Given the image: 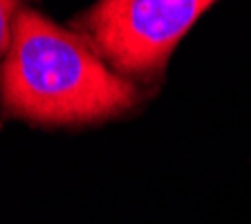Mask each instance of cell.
I'll list each match as a JSON object with an SVG mask.
<instances>
[{
  "instance_id": "1",
  "label": "cell",
  "mask_w": 251,
  "mask_h": 224,
  "mask_svg": "<svg viewBox=\"0 0 251 224\" xmlns=\"http://www.w3.org/2000/svg\"><path fill=\"white\" fill-rule=\"evenodd\" d=\"M5 105L38 124H83L135 103V88L103 65L85 38L36 11H18L0 72Z\"/></svg>"
},
{
  "instance_id": "2",
  "label": "cell",
  "mask_w": 251,
  "mask_h": 224,
  "mask_svg": "<svg viewBox=\"0 0 251 224\" xmlns=\"http://www.w3.org/2000/svg\"><path fill=\"white\" fill-rule=\"evenodd\" d=\"M209 7V0H108L90 11L88 29L117 70L151 74Z\"/></svg>"
},
{
  "instance_id": "3",
  "label": "cell",
  "mask_w": 251,
  "mask_h": 224,
  "mask_svg": "<svg viewBox=\"0 0 251 224\" xmlns=\"http://www.w3.org/2000/svg\"><path fill=\"white\" fill-rule=\"evenodd\" d=\"M16 14V2H7V0H0V52L5 50V45L9 43L11 29V16Z\"/></svg>"
}]
</instances>
